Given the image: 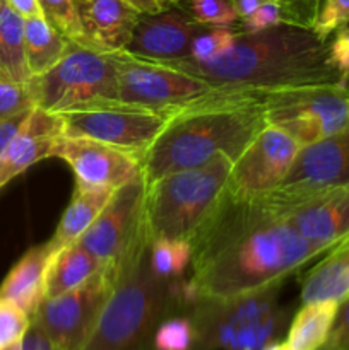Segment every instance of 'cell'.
<instances>
[{"label": "cell", "instance_id": "10", "mask_svg": "<svg viewBox=\"0 0 349 350\" xmlns=\"http://www.w3.org/2000/svg\"><path fill=\"white\" fill-rule=\"evenodd\" d=\"M79 243L99 262L115 265L118 273L149 250L144 174L115 191Z\"/></svg>", "mask_w": 349, "mask_h": 350}, {"label": "cell", "instance_id": "29", "mask_svg": "<svg viewBox=\"0 0 349 350\" xmlns=\"http://www.w3.org/2000/svg\"><path fill=\"white\" fill-rule=\"evenodd\" d=\"M44 19L60 31L67 40L84 44L81 21H79L75 0H38Z\"/></svg>", "mask_w": 349, "mask_h": 350}, {"label": "cell", "instance_id": "40", "mask_svg": "<svg viewBox=\"0 0 349 350\" xmlns=\"http://www.w3.org/2000/svg\"><path fill=\"white\" fill-rule=\"evenodd\" d=\"M23 350H58L44 332L31 320V327L23 338Z\"/></svg>", "mask_w": 349, "mask_h": 350}, {"label": "cell", "instance_id": "31", "mask_svg": "<svg viewBox=\"0 0 349 350\" xmlns=\"http://www.w3.org/2000/svg\"><path fill=\"white\" fill-rule=\"evenodd\" d=\"M34 108L29 81L21 82L0 68V122Z\"/></svg>", "mask_w": 349, "mask_h": 350}, {"label": "cell", "instance_id": "11", "mask_svg": "<svg viewBox=\"0 0 349 350\" xmlns=\"http://www.w3.org/2000/svg\"><path fill=\"white\" fill-rule=\"evenodd\" d=\"M64 123L65 137H84L118 147L140 157L156 142L171 115L137 108L122 101L103 103L58 115Z\"/></svg>", "mask_w": 349, "mask_h": 350}, {"label": "cell", "instance_id": "25", "mask_svg": "<svg viewBox=\"0 0 349 350\" xmlns=\"http://www.w3.org/2000/svg\"><path fill=\"white\" fill-rule=\"evenodd\" d=\"M68 41L58 29H55L43 16L24 19V48L31 77L50 70L68 46Z\"/></svg>", "mask_w": 349, "mask_h": 350}, {"label": "cell", "instance_id": "39", "mask_svg": "<svg viewBox=\"0 0 349 350\" xmlns=\"http://www.w3.org/2000/svg\"><path fill=\"white\" fill-rule=\"evenodd\" d=\"M129 2L140 16H153V14H161L164 10L173 9L187 0H129Z\"/></svg>", "mask_w": 349, "mask_h": 350}, {"label": "cell", "instance_id": "34", "mask_svg": "<svg viewBox=\"0 0 349 350\" xmlns=\"http://www.w3.org/2000/svg\"><path fill=\"white\" fill-rule=\"evenodd\" d=\"M31 327V318L9 301L0 299V349L21 342Z\"/></svg>", "mask_w": 349, "mask_h": 350}, {"label": "cell", "instance_id": "41", "mask_svg": "<svg viewBox=\"0 0 349 350\" xmlns=\"http://www.w3.org/2000/svg\"><path fill=\"white\" fill-rule=\"evenodd\" d=\"M7 2H9L24 19L33 16H43L38 0H7Z\"/></svg>", "mask_w": 349, "mask_h": 350}, {"label": "cell", "instance_id": "36", "mask_svg": "<svg viewBox=\"0 0 349 350\" xmlns=\"http://www.w3.org/2000/svg\"><path fill=\"white\" fill-rule=\"evenodd\" d=\"M328 60L341 74V84L349 88V26L339 29L328 41Z\"/></svg>", "mask_w": 349, "mask_h": 350}, {"label": "cell", "instance_id": "28", "mask_svg": "<svg viewBox=\"0 0 349 350\" xmlns=\"http://www.w3.org/2000/svg\"><path fill=\"white\" fill-rule=\"evenodd\" d=\"M154 350H194L195 328L190 317L170 314L163 318L153 335Z\"/></svg>", "mask_w": 349, "mask_h": 350}, {"label": "cell", "instance_id": "20", "mask_svg": "<svg viewBox=\"0 0 349 350\" xmlns=\"http://www.w3.org/2000/svg\"><path fill=\"white\" fill-rule=\"evenodd\" d=\"M50 256L48 243L27 250L0 286V299L16 304L31 320L44 299V277Z\"/></svg>", "mask_w": 349, "mask_h": 350}, {"label": "cell", "instance_id": "9", "mask_svg": "<svg viewBox=\"0 0 349 350\" xmlns=\"http://www.w3.org/2000/svg\"><path fill=\"white\" fill-rule=\"evenodd\" d=\"M263 113L267 125L279 126L301 147L311 146L349 123V88L313 85L269 92Z\"/></svg>", "mask_w": 349, "mask_h": 350}, {"label": "cell", "instance_id": "27", "mask_svg": "<svg viewBox=\"0 0 349 350\" xmlns=\"http://www.w3.org/2000/svg\"><path fill=\"white\" fill-rule=\"evenodd\" d=\"M149 263L153 272L163 279L183 275L192 263V245L187 239H154L151 241Z\"/></svg>", "mask_w": 349, "mask_h": 350}, {"label": "cell", "instance_id": "6", "mask_svg": "<svg viewBox=\"0 0 349 350\" xmlns=\"http://www.w3.org/2000/svg\"><path fill=\"white\" fill-rule=\"evenodd\" d=\"M272 287L231 301H197L188 308L195 328L194 350H262L276 342L284 323Z\"/></svg>", "mask_w": 349, "mask_h": 350}, {"label": "cell", "instance_id": "32", "mask_svg": "<svg viewBox=\"0 0 349 350\" xmlns=\"http://www.w3.org/2000/svg\"><path fill=\"white\" fill-rule=\"evenodd\" d=\"M349 24V0H322L311 31L322 41Z\"/></svg>", "mask_w": 349, "mask_h": 350}, {"label": "cell", "instance_id": "26", "mask_svg": "<svg viewBox=\"0 0 349 350\" xmlns=\"http://www.w3.org/2000/svg\"><path fill=\"white\" fill-rule=\"evenodd\" d=\"M0 68L16 81L31 79L24 48V17L7 0H0Z\"/></svg>", "mask_w": 349, "mask_h": 350}, {"label": "cell", "instance_id": "35", "mask_svg": "<svg viewBox=\"0 0 349 350\" xmlns=\"http://www.w3.org/2000/svg\"><path fill=\"white\" fill-rule=\"evenodd\" d=\"M279 24H284L283 10H281L279 3L274 2V0H266L255 12L240 19L236 23V27L242 33H259V31L270 29V27L279 26Z\"/></svg>", "mask_w": 349, "mask_h": 350}, {"label": "cell", "instance_id": "21", "mask_svg": "<svg viewBox=\"0 0 349 350\" xmlns=\"http://www.w3.org/2000/svg\"><path fill=\"white\" fill-rule=\"evenodd\" d=\"M349 297V236L315 265L301 286V303L335 301L341 304Z\"/></svg>", "mask_w": 349, "mask_h": 350}, {"label": "cell", "instance_id": "13", "mask_svg": "<svg viewBox=\"0 0 349 350\" xmlns=\"http://www.w3.org/2000/svg\"><path fill=\"white\" fill-rule=\"evenodd\" d=\"M259 197L308 241L337 245L349 236V187L303 195L269 191Z\"/></svg>", "mask_w": 349, "mask_h": 350}, {"label": "cell", "instance_id": "14", "mask_svg": "<svg viewBox=\"0 0 349 350\" xmlns=\"http://www.w3.org/2000/svg\"><path fill=\"white\" fill-rule=\"evenodd\" d=\"M301 146L279 126L267 125L233 163L229 193L253 198L276 190L300 152Z\"/></svg>", "mask_w": 349, "mask_h": 350}, {"label": "cell", "instance_id": "3", "mask_svg": "<svg viewBox=\"0 0 349 350\" xmlns=\"http://www.w3.org/2000/svg\"><path fill=\"white\" fill-rule=\"evenodd\" d=\"M269 92L218 88L171 116L142 161L146 183L192 170L226 154L235 163L267 126L263 103Z\"/></svg>", "mask_w": 349, "mask_h": 350}, {"label": "cell", "instance_id": "4", "mask_svg": "<svg viewBox=\"0 0 349 350\" xmlns=\"http://www.w3.org/2000/svg\"><path fill=\"white\" fill-rule=\"evenodd\" d=\"M149 250L120 272L118 284L81 350H154L153 335L161 320L187 308L181 284L174 286L173 279L153 272Z\"/></svg>", "mask_w": 349, "mask_h": 350}, {"label": "cell", "instance_id": "5", "mask_svg": "<svg viewBox=\"0 0 349 350\" xmlns=\"http://www.w3.org/2000/svg\"><path fill=\"white\" fill-rule=\"evenodd\" d=\"M231 170V157L219 154L202 166L146 183V228L151 241H190L228 191Z\"/></svg>", "mask_w": 349, "mask_h": 350}, {"label": "cell", "instance_id": "7", "mask_svg": "<svg viewBox=\"0 0 349 350\" xmlns=\"http://www.w3.org/2000/svg\"><path fill=\"white\" fill-rule=\"evenodd\" d=\"M29 89L34 108L53 115L118 101L115 58L68 41L64 57L50 70L29 79Z\"/></svg>", "mask_w": 349, "mask_h": 350}, {"label": "cell", "instance_id": "2", "mask_svg": "<svg viewBox=\"0 0 349 350\" xmlns=\"http://www.w3.org/2000/svg\"><path fill=\"white\" fill-rule=\"evenodd\" d=\"M214 88L286 91L313 85H342L328 60V41L308 27L279 24L259 33L238 29L235 43L207 62H166ZM344 88V85H342Z\"/></svg>", "mask_w": 349, "mask_h": 350}, {"label": "cell", "instance_id": "37", "mask_svg": "<svg viewBox=\"0 0 349 350\" xmlns=\"http://www.w3.org/2000/svg\"><path fill=\"white\" fill-rule=\"evenodd\" d=\"M318 350H349V297L339 304L331 335Z\"/></svg>", "mask_w": 349, "mask_h": 350}, {"label": "cell", "instance_id": "1", "mask_svg": "<svg viewBox=\"0 0 349 350\" xmlns=\"http://www.w3.org/2000/svg\"><path fill=\"white\" fill-rule=\"evenodd\" d=\"M197 301H231L281 287L284 280L335 245L305 239L260 197L229 190L190 239ZM339 245V243H337Z\"/></svg>", "mask_w": 349, "mask_h": 350}, {"label": "cell", "instance_id": "12", "mask_svg": "<svg viewBox=\"0 0 349 350\" xmlns=\"http://www.w3.org/2000/svg\"><path fill=\"white\" fill-rule=\"evenodd\" d=\"M115 265L106 263L88 282L58 297H44L33 321L58 350H81L118 284Z\"/></svg>", "mask_w": 349, "mask_h": 350}, {"label": "cell", "instance_id": "17", "mask_svg": "<svg viewBox=\"0 0 349 350\" xmlns=\"http://www.w3.org/2000/svg\"><path fill=\"white\" fill-rule=\"evenodd\" d=\"M205 27L207 26L197 23L192 14L174 9L153 16H140L123 51L146 60H181L190 57L192 43Z\"/></svg>", "mask_w": 349, "mask_h": 350}, {"label": "cell", "instance_id": "22", "mask_svg": "<svg viewBox=\"0 0 349 350\" xmlns=\"http://www.w3.org/2000/svg\"><path fill=\"white\" fill-rule=\"evenodd\" d=\"M106 263L99 262L79 241L51 253L44 277V297H58L88 282Z\"/></svg>", "mask_w": 349, "mask_h": 350}, {"label": "cell", "instance_id": "18", "mask_svg": "<svg viewBox=\"0 0 349 350\" xmlns=\"http://www.w3.org/2000/svg\"><path fill=\"white\" fill-rule=\"evenodd\" d=\"M84 46L103 53L123 51L140 14L129 0H75Z\"/></svg>", "mask_w": 349, "mask_h": 350}, {"label": "cell", "instance_id": "43", "mask_svg": "<svg viewBox=\"0 0 349 350\" xmlns=\"http://www.w3.org/2000/svg\"><path fill=\"white\" fill-rule=\"evenodd\" d=\"M262 350H291L289 347H287L286 342H270L267 347H263Z\"/></svg>", "mask_w": 349, "mask_h": 350}, {"label": "cell", "instance_id": "33", "mask_svg": "<svg viewBox=\"0 0 349 350\" xmlns=\"http://www.w3.org/2000/svg\"><path fill=\"white\" fill-rule=\"evenodd\" d=\"M190 14L205 26H236L240 21L233 0H190Z\"/></svg>", "mask_w": 349, "mask_h": 350}, {"label": "cell", "instance_id": "16", "mask_svg": "<svg viewBox=\"0 0 349 350\" xmlns=\"http://www.w3.org/2000/svg\"><path fill=\"white\" fill-rule=\"evenodd\" d=\"M341 187H349V123L341 132L301 147L289 173L272 191L303 195Z\"/></svg>", "mask_w": 349, "mask_h": 350}, {"label": "cell", "instance_id": "8", "mask_svg": "<svg viewBox=\"0 0 349 350\" xmlns=\"http://www.w3.org/2000/svg\"><path fill=\"white\" fill-rule=\"evenodd\" d=\"M113 58L118 74V101L137 108L173 116L218 89L166 62L146 60L127 51L113 53Z\"/></svg>", "mask_w": 349, "mask_h": 350}, {"label": "cell", "instance_id": "23", "mask_svg": "<svg viewBox=\"0 0 349 350\" xmlns=\"http://www.w3.org/2000/svg\"><path fill=\"white\" fill-rule=\"evenodd\" d=\"M113 188H77L75 187L74 197L65 208L60 222L57 226L53 238L48 241L51 253L58 252L64 246L79 241L86 231L92 226V222L99 217L108 202L115 195Z\"/></svg>", "mask_w": 349, "mask_h": 350}, {"label": "cell", "instance_id": "15", "mask_svg": "<svg viewBox=\"0 0 349 350\" xmlns=\"http://www.w3.org/2000/svg\"><path fill=\"white\" fill-rule=\"evenodd\" d=\"M50 157L64 159L72 167L77 188L118 190L144 174L140 157L84 137H58Z\"/></svg>", "mask_w": 349, "mask_h": 350}, {"label": "cell", "instance_id": "19", "mask_svg": "<svg viewBox=\"0 0 349 350\" xmlns=\"http://www.w3.org/2000/svg\"><path fill=\"white\" fill-rule=\"evenodd\" d=\"M62 135L64 123L60 116L34 108L0 156V188L38 161L48 159Z\"/></svg>", "mask_w": 349, "mask_h": 350}, {"label": "cell", "instance_id": "38", "mask_svg": "<svg viewBox=\"0 0 349 350\" xmlns=\"http://www.w3.org/2000/svg\"><path fill=\"white\" fill-rule=\"evenodd\" d=\"M33 109H27V111H23V113H19V115L12 116V118L0 122V156H2V152L5 150V147L9 146V142L12 140V137L19 132V129L23 126V123L26 122L27 116L31 115V111H33Z\"/></svg>", "mask_w": 349, "mask_h": 350}, {"label": "cell", "instance_id": "24", "mask_svg": "<svg viewBox=\"0 0 349 350\" xmlns=\"http://www.w3.org/2000/svg\"><path fill=\"white\" fill-rule=\"evenodd\" d=\"M339 303H308L294 314L287 330L286 344L291 350H318L327 342L337 317Z\"/></svg>", "mask_w": 349, "mask_h": 350}, {"label": "cell", "instance_id": "30", "mask_svg": "<svg viewBox=\"0 0 349 350\" xmlns=\"http://www.w3.org/2000/svg\"><path fill=\"white\" fill-rule=\"evenodd\" d=\"M238 27L236 26H207L192 43L190 57L195 62H207L216 58L218 55L224 53L228 48L233 46Z\"/></svg>", "mask_w": 349, "mask_h": 350}, {"label": "cell", "instance_id": "42", "mask_svg": "<svg viewBox=\"0 0 349 350\" xmlns=\"http://www.w3.org/2000/svg\"><path fill=\"white\" fill-rule=\"evenodd\" d=\"M233 2H235L236 14H238L240 19H243V17H248L250 14L255 12L266 0H233Z\"/></svg>", "mask_w": 349, "mask_h": 350}]
</instances>
